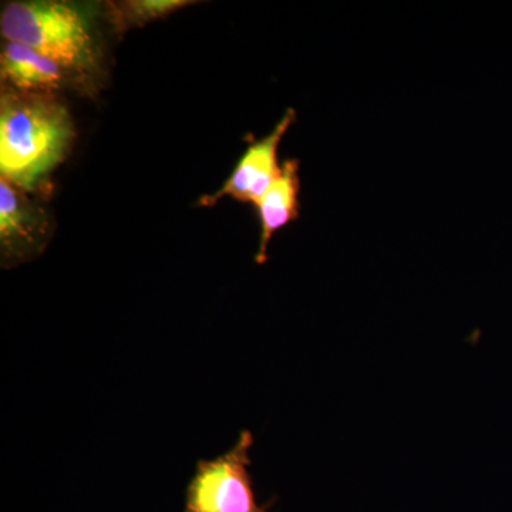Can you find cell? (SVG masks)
I'll use <instances>...</instances> for the list:
<instances>
[{
    "label": "cell",
    "mask_w": 512,
    "mask_h": 512,
    "mask_svg": "<svg viewBox=\"0 0 512 512\" xmlns=\"http://www.w3.org/2000/svg\"><path fill=\"white\" fill-rule=\"evenodd\" d=\"M74 140L72 117L56 94L3 90L0 171L20 190H36L62 164Z\"/></svg>",
    "instance_id": "6da1fadb"
},
{
    "label": "cell",
    "mask_w": 512,
    "mask_h": 512,
    "mask_svg": "<svg viewBox=\"0 0 512 512\" xmlns=\"http://www.w3.org/2000/svg\"><path fill=\"white\" fill-rule=\"evenodd\" d=\"M0 32L8 42L36 50L73 74L96 66V39L89 16L74 3L28 0L8 3L0 16Z\"/></svg>",
    "instance_id": "7a4b0ae2"
},
{
    "label": "cell",
    "mask_w": 512,
    "mask_h": 512,
    "mask_svg": "<svg viewBox=\"0 0 512 512\" xmlns=\"http://www.w3.org/2000/svg\"><path fill=\"white\" fill-rule=\"evenodd\" d=\"M254 446L251 431L242 430L235 446L214 460H200L188 483L184 512H271L259 505L249 467Z\"/></svg>",
    "instance_id": "3957f363"
},
{
    "label": "cell",
    "mask_w": 512,
    "mask_h": 512,
    "mask_svg": "<svg viewBox=\"0 0 512 512\" xmlns=\"http://www.w3.org/2000/svg\"><path fill=\"white\" fill-rule=\"evenodd\" d=\"M295 121L296 111L286 110L284 117L278 121L268 136L248 147L220 190L202 197L200 205L214 207L225 197L248 204H258L281 173L282 164H279L278 160L279 146Z\"/></svg>",
    "instance_id": "277c9868"
},
{
    "label": "cell",
    "mask_w": 512,
    "mask_h": 512,
    "mask_svg": "<svg viewBox=\"0 0 512 512\" xmlns=\"http://www.w3.org/2000/svg\"><path fill=\"white\" fill-rule=\"evenodd\" d=\"M20 190L0 178V244L3 266L18 265L39 255L45 247L37 210Z\"/></svg>",
    "instance_id": "5b68a950"
},
{
    "label": "cell",
    "mask_w": 512,
    "mask_h": 512,
    "mask_svg": "<svg viewBox=\"0 0 512 512\" xmlns=\"http://www.w3.org/2000/svg\"><path fill=\"white\" fill-rule=\"evenodd\" d=\"M74 74L55 60L22 43L5 40L0 53L3 90L15 93L56 94Z\"/></svg>",
    "instance_id": "8992f818"
},
{
    "label": "cell",
    "mask_w": 512,
    "mask_h": 512,
    "mask_svg": "<svg viewBox=\"0 0 512 512\" xmlns=\"http://www.w3.org/2000/svg\"><path fill=\"white\" fill-rule=\"evenodd\" d=\"M299 194H301L299 161L286 160L282 163L281 173L275 183L255 205L259 222H261L259 247L255 255L256 264L265 265L268 262L269 244L276 232L298 220L301 212Z\"/></svg>",
    "instance_id": "52a82bcc"
},
{
    "label": "cell",
    "mask_w": 512,
    "mask_h": 512,
    "mask_svg": "<svg viewBox=\"0 0 512 512\" xmlns=\"http://www.w3.org/2000/svg\"><path fill=\"white\" fill-rule=\"evenodd\" d=\"M195 2L187 0H127L109 3L110 19L117 30L144 28L148 23L167 18Z\"/></svg>",
    "instance_id": "ba28073f"
}]
</instances>
